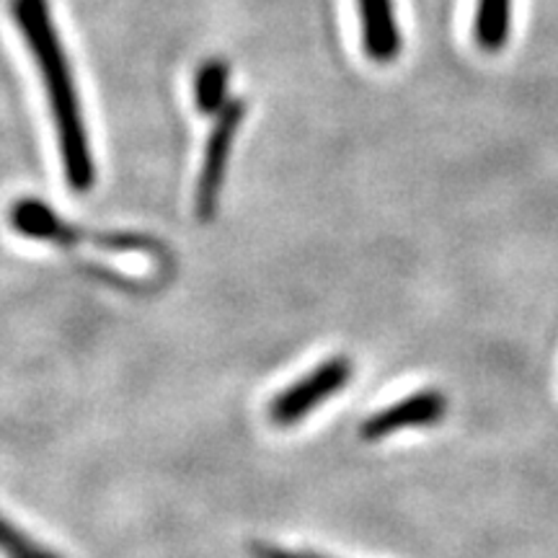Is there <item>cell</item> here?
<instances>
[{
  "label": "cell",
  "instance_id": "3",
  "mask_svg": "<svg viewBox=\"0 0 558 558\" xmlns=\"http://www.w3.org/2000/svg\"><path fill=\"white\" fill-rule=\"evenodd\" d=\"M243 114H246L243 101H228L207 137L205 160H202V171L197 181V199H194V205H197V218L202 222H209L215 218V209H218V199L222 192V181H226L228 160L230 153H233V140L239 135Z\"/></svg>",
  "mask_w": 558,
  "mask_h": 558
},
{
  "label": "cell",
  "instance_id": "6",
  "mask_svg": "<svg viewBox=\"0 0 558 558\" xmlns=\"http://www.w3.org/2000/svg\"><path fill=\"white\" fill-rule=\"evenodd\" d=\"M362 16V37H365V50L369 58L386 62L399 52V34H396V21L390 13V0H360Z\"/></svg>",
  "mask_w": 558,
  "mask_h": 558
},
{
  "label": "cell",
  "instance_id": "4",
  "mask_svg": "<svg viewBox=\"0 0 558 558\" xmlns=\"http://www.w3.org/2000/svg\"><path fill=\"white\" fill-rule=\"evenodd\" d=\"M448 396L439 388H422L407 399L390 403V407L369 414L360 427V437L365 442H380V439L393 437L401 429H422L435 427L448 414Z\"/></svg>",
  "mask_w": 558,
  "mask_h": 558
},
{
  "label": "cell",
  "instance_id": "7",
  "mask_svg": "<svg viewBox=\"0 0 558 558\" xmlns=\"http://www.w3.org/2000/svg\"><path fill=\"white\" fill-rule=\"evenodd\" d=\"M228 78L230 68L222 60H207L199 68L197 78H194V101H197L199 114H220L222 107L228 104Z\"/></svg>",
  "mask_w": 558,
  "mask_h": 558
},
{
  "label": "cell",
  "instance_id": "10",
  "mask_svg": "<svg viewBox=\"0 0 558 558\" xmlns=\"http://www.w3.org/2000/svg\"><path fill=\"white\" fill-rule=\"evenodd\" d=\"M251 554H254V558H326L318 554H305V550H288L279 546H269V543H254V546H251Z\"/></svg>",
  "mask_w": 558,
  "mask_h": 558
},
{
  "label": "cell",
  "instance_id": "1",
  "mask_svg": "<svg viewBox=\"0 0 558 558\" xmlns=\"http://www.w3.org/2000/svg\"><path fill=\"white\" fill-rule=\"evenodd\" d=\"M11 11L26 45H29V52L34 54L41 81H45L68 184L75 192H88L96 179L94 156H90L86 122L81 114L78 90H75L60 34L54 29L50 3L47 0H13Z\"/></svg>",
  "mask_w": 558,
  "mask_h": 558
},
{
  "label": "cell",
  "instance_id": "8",
  "mask_svg": "<svg viewBox=\"0 0 558 558\" xmlns=\"http://www.w3.org/2000/svg\"><path fill=\"white\" fill-rule=\"evenodd\" d=\"M509 29V0H481L476 32L486 50H499Z\"/></svg>",
  "mask_w": 558,
  "mask_h": 558
},
{
  "label": "cell",
  "instance_id": "2",
  "mask_svg": "<svg viewBox=\"0 0 558 558\" xmlns=\"http://www.w3.org/2000/svg\"><path fill=\"white\" fill-rule=\"evenodd\" d=\"M354 378V362L337 354V357L324 360L320 365L303 375L290 388H284L275 401L269 403V418L277 427H292L303 422L311 411H316L320 403H326L333 396L341 393Z\"/></svg>",
  "mask_w": 558,
  "mask_h": 558
},
{
  "label": "cell",
  "instance_id": "9",
  "mask_svg": "<svg viewBox=\"0 0 558 558\" xmlns=\"http://www.w3.org/2000/svg\"><path fill=\"white\" fill-rule=\"evenodd\" d=\"M0 554L5 558H62L54 550L34 543L24 530H19L0 514Z\"/></svg>",
  "mask_w": 558,
  "mask_h": 558
},
{
  "label": "cell",
  "instance_id": "5",
  "mask_svg": "<svg viewBox=\"0 0 558 558\" xmlns=\"http://www.w3.org/2000/svg\"><path fill=\"white\" fill-rule=\"evenodd\" d=\"M11 226L16 233L32 241L58 243V246H73L83 239V233L68 220H62L50 205L39 199H16L11 207Z\"/></svg>",
  "mask_w": 558,
  "mask_h": 558
}]
</instances>
